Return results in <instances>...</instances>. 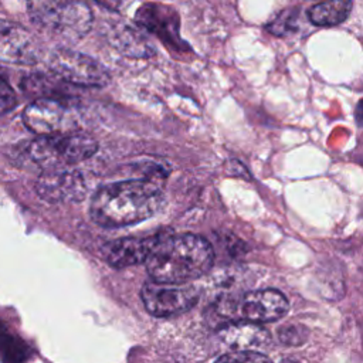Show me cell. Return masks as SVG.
<instances>
[{"label": "cell", "mask_w": 363, "mask_h": 363, "mask_svg": "<svg viewBox=\"0 0 363 363\" xmlns=\"http://www.w3.org/2000/svg\"><path fill=\"white\" fill-rule=\"evenodd\" d=\"M214 363H272L265 354L254 350H235L218 357Z\"/></svg>", "instance_id": "obj_18"}, {"label": "cell", "mask_w": 363, "mask_h": 363, "mask_svg": "<svg viewBox=\"0 0 363 363\" xmlns=\"http://www.w3.org/2000/svg\"><path fill=\"white\" fill-rule=\"evenodd\" d=\"M85 191V182L78 172L51 170L37 182V193L48 201L79 200Z\"/></svg>", "instance_id": "obj_12"}, {"label": "cell", "mask_w": 363, "mask_h": 363, "mask_svg": "<svg viewBox=\"0 0 363 363\" xmlns=\"http://www.w3.org/2000/svg\"><path fill=\"white\" fill-rule=\"evenodd\" d=\"M352 7V0H326L312 6L308 17L315 26H337L349 17Z\"/></svg>", "instance_id": "obj_14"}, {"label": "cell", "mask_w": 363, "mask_h": 363, "mask_svg": "<svg viewBox=\"0 0 363 363\" xmlns=\"http://www.w3.org/2000/svg\"><path fill=\"white\" fill-rule=\"evenodd\" d=\"M112 47L132 58H147L155 54V47L139 28L116 24L108 34Z\"/></svg>", "instance_id": "obj_13"}, {"label": "cell", "mask_w": 363, "mask_h": 363, "mask_svg": "<svg viewBox=\"0 0 363 363\" xmlns=\"http://www.w3.org/2000/svg\"><path fill=\"white\" fill-rule=\"evenodd\" d=\"M140 298L150 315L164 318L191 309L200 298V291L193 285L152 281L142 286Z\"/></svg>", "instance_id": "obj_7"}, {"label": "cell", "mask_w": 363, "mask_h": 363, "mask_svg": "<svg viewBox=\"0 0 363 363\" xmlns=\"http://www.w3.org/2000/svg\"><path fill=\"white\" fill-rule=\"evenodd\" d=\"M41 47L23 26L0 18V61L14 65H33L40 61Z\"/></svg>", "instance_id": "obj_9"}, {"label": "cell", "mask_w": 363, "mask_h": 363, "mask_svg": "<svg viewBox=\"0 0 363 363\" xmlns=\"http://www.w3.org/2000/svg\"><path fill=\"white\" fill-rule=\"evenodd\" d=\"M0 352L7 363H18L24 357V347L20 339L13 336L9 329L0 323Z\"/></svg>", "instance_id": "obj_16"}, {"label": "cell", "mask_w": 363, "mask_h": 363, "mask_svg": "<svg viewBox=\"0 0 363 363\" xmlns=\"http://www.w3.org/2000/svg\"><path fill=\"white\" fill-rule=\"evenodd\" d=\"M135 21L146 31L156 34L167 47L174 50L186 48L180 37V20L174 9L160 3H145L136 14Z\"/></svg>", "instance_id": "obj_10"}, {"label": "cell", "mask_w": 363, "mask_h": 363, "mask_svg": "<svg viewBox=\"0 0 363 363\" xmlns=\"http://www.w3.org/2000/svg\"><path fill=\"white\" fill-rule=\"evenodd\" d=\"M30 18L40 28L65 40L82 38L92 26V11L81 0H27Z\"/></svg>", "instance_id": "obj_4"}, {"label": "cell", "mask_w": 363, "mask_h": 363, "mask_svg": "<svg viewBox=\"0 0 363 363\" xmlns=\"http://www.w3.org/2000/svg\"><path fill=\"white\" fill-rule=\"evenodd\" d=\"M285 295L277 289H255L224 296L214 306L216 316L227 323H265L281 319L288 312Z\"/></svg>", "instance_id": "obj_5"}, {"label": "cell", "mask_w": 363, "mask_h": 363, "mask_svg": "<svg viewBox=\"0 0 363 363\" xmlns=\"http://www.w3.org/2000/svg\"><path fill=\"white\" fill-rule=\"evenodd\" d=\"M16 105V94L0 71V115L9 112Z\"/></svg>", "instance_id": "obj_19"}, {"label": "cell", "mask_w": 363, "mask_h": 363, "mask_svg": "<svg viewBox=\"0 0 363 363\" xmlns=\"http://www.w3.org/2000/svg\"><path fill=\"white\" fill-rule=\"evenodd\" d=\"M163 234L145 237H125L109 242L104 250V258L115 268L132 267L146 262Z\"/></svg>", "instance_id": "obj_11"}, {"label": "cell", "mask_w": 363, "mask_h": 363, "mask_svg": "<svg viewBox=\"0 0 363 363\" xmlns=\"http://www.w3.org/2000/svg\"><path fill=\"white\" fill-rule=\"evenodd\" d=\"M213 261L214 251L203 237L163 234L146 259V271L155 282L186 284L208 272Z\"/></svg>", "instance_id": "obj_2"}, {"label": "cell", "mask_w": 363, "mask_h": 363, "mask_svg": "<svg viewBox=\"0 0 363 363\" xmlns=\"http://www.w3.org/2000/svg\"><path fill=\"white\" fill-rule=\"evenodd\" d=\"M299 24V11L298 9L282 10L269 24L267 26L268 31L274 35H286L295 33Z\"/></svg>", "instance_id": "obj_17"}, {"label": "cell", "mask_w": 363, "mask_h": 363, "mask_svg": "<svg viewBox=\"0 0 363 363\" xmlns=\"http://www.w3.org/2000/svg\"><path fill=\"white\" fill-rule=\"evenodd\" d=\"M48 65L57 77L78 86L101 88L109 82V74L101 62L69 48L52 51Z\"/></svg>", "instance_id": "obj_6"}, {"label": "cell", "mask_w": 363, "mask_h": 363, "mask_svg": "<svg viewBox=\"0 0 363 363\" xmlns=\"http://www.w3.org/2000/svg\"><path fill=\"white\" fill-rule=\"evenodd\" d=\"M268 333L254 323H228L223 330V339L233 347H250L262 345Z\"/></svg>", "instance_id": "obj_15"}, {"label": "cell", "mask_w": 363, "mask_h": 363, "mask_svg": "<svg viewBox=\"0 0 363 363\" xmlns=\"http://www.w3.org/2000/svg\"><path fill=\"white\" fill-rule=\"evenodd\" d=\"M98 149L96 140L84 132L38 136L20 152L23 162L44 172L58 170L89 159Z\"/></svg>", "instance_id": "obj_3"}, {"label": "cell", "mask_w": 363, "mask_h": 363, "mask_svg": "<svg viewBox=\"0 0 363 363\" xmlns=\"http://www.w3.org/2000/svg\"><path fill=\"white\" fill-rule=\"evenodd\" d=\"M24 125L38 136L72 132V115L62 101L43 96L26 106L23 112Z\"/></svg>", "instance_id": "obj_8"}, {"label": "cell", "mask_w": 363, "mask_h": 363, "mask_svg": "<svg viewBox=\"0 0 363 363\" xmlns=\"http://www.w3.org/2000/svg\"><path fill=\"white\" fill-rule=\"evenodd\" d=\"M164 204V194L147 180H123L99 187L92 196L89 214L106 228H118L153 217Z\"/></svg>", "instance_id": "obj_1"}, {"label": "cell", "mask_w": 363, "mask_h": 363, "mask_svg": "<svg viewBox=\"0 0 363 363\" xmlns=\"http://www.w3.org/2000/svg\"><path fill=\"white\" fill-rule=\"evenodd\" d=\"M95 1L102 4V6H105V7H108V9H111V10H119V9H122L125 6V3L128 0H95Z\"/></svg>", "instance_id": "obj_20"}]
</instances>
